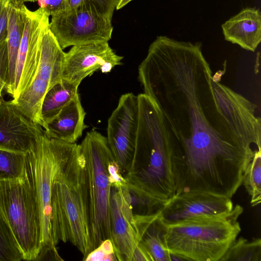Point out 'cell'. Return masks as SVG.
I'll return each mask as SVG.
<instances>
[{
	"label": "cell",
	"mask_w": 261,
	"mask_h": 261,
	"mask_svg": "<svg viewBox=\"0 0 261 261\" xmlns=\"http://www.w3.org/2000/svg\"><path fill=\"white\" fill-rule=\"evenodd\" d=\"M201 44L158 36L138 68L144 94L159 108L177 193L227 196L261 150L231 122L214 93Z\"/></svg>",
	"instance_id": "1"
},
{
	"label": "cell",
	"mask_w": 261,
	"mask_h": 261,
	"mask_svg": "<svg viewBox=\"0 0 261 261\" xmlns=\"http://www.w3.org/2000/svg\"><path fill=\"white\" fill-rule=\"evenodd\" d=\"M138 121L133 161L124 175L129 192L166 202L175 194L170 146L160 111L144 93L139 94Z\"/></svg>",
	"instance_id": "2"
},
{
	"label": "cell",
	"mask_w": 261,
	"mask_h": 261,
	"mask_svg": "<svg viewBox=\"0 0 261 261\" xmlns=\"http://www.w3.org/2000/svg\"><path fill=\"white\" fill-rule=\"evenodd\" d=\"M50 206L54 244L69 242L85 259L88 254L89 236L84 164L78 144L54 178Z\"/></svg>",
	"instance_id": "3"
},
{
	"label": "cell",
	"mask_w": 261,
	"mask_h": 261,
	"mask_svg": "<svg viewBox=\"0 0 261 261\" xmlns=\"http://www.w3.org/2000/svg\"><path fill=\"white\" fill-rule=\"evenodd\" d=\"M243 211L237 205L227 213L164 224L165 247L186 260L220 261L241 231Z\"/></svg>",
	"instance_id": "4"
},
{
	"label": "cell",
	"mask_w": 261,
	"mask_h": 261,
	"mask_svg": "<svg viewBox=\"0 0 261 261\" xmlns=\"http://www.w3.org/2000/svg\"><path fill=\"white\" fill-rule=\"evenodd\" d=\"M80 145L84 164L88 226V254L107 239L111 240L112 185L108 166L115 159L107 137L96 130L88 132Z\"/></svg>",
	"instance_id": "5"
},
{
	"label": "cell",
	"mask_w": 261,
	"mask_h": 261,
	"mask_svg": "<svg viewBox=\"0 0 261 261\" xmlns=\"http://www.w3.org/2000/svg\"><path fill=\"white\" fill-rule=\"evenodd\" d=\"M77 144L47 136L44 130L26 153L25 170L33 186L41 222L42 241L37 260H61L51 233V197L57 173L66 165ZM36 260V261H37Z\"/></svg>",
	"instance_id": "6"
},
{
	"label": "cell",
	"mask_w": 261,
	"mask_h": 261,
	"mask_svg": "<svg viewBox=\"0 0 261 261\" xmlns=\"http://www.w3.org/2000/svg\"><path fill=\"white\" fill-rule=\"evenodd\" d=\"M0 208L23 260L36 261L41 247V222L35 192L25 169L20 178L0 181Z\"/></svg>",
	"instance_id": "7"
},
{
	"label": "cell",
	"mask_w": 261,
	"mask_h": 261,
	"mask_svg": "<svg viewBox=\"0 0 261 261\" xmlns=\"http://www.w3.org/2000/svg\"><path fill=\"white\" fill-rule=\"evenodd\" d=\"M49 29L61 47L108 42L112 37V20L100 14L84 1L74 9L51 16Z\"/></svg>",
	"instance_id": "8"
},
{
	"label": "cell",
	"mask_w": 261,
	"mask_h": 261,
	"mask_svg": "<svg viewBox=\"0 0 261 261\" xmlns=\"http://www.w3.org/2000/svg\"><path fill=\"white\" fill-rule=\"evenodd\" d=\"M138 121V96L132 93L122 95L117 107L108 119L107 139L123 175L128 172L133 161Z\"/></svg>",
	"instance_id": "9"
},
{
	"label": "cell",
	"mask_w": 261,
	"mask_h": 261,
	"mask_svg": "<svg viewBox=\"0 0 261 261\" xmlns=\"http://www.w3.org/2000/svg\"><path fill=\"white\" fill-rule=\"evenodd\" d=\"M49 15L41 8H25V25L16 59L13 99L30 85L37 70L42 36L49 26Z\"/></svg>",
	"instance_id": "10"
},
{
	"label": "cell",
	"mask_w": 261,
	"mask_h": 261,
	"mask_svg": "<svg viewBox=\"0 0 261 261\" xmlns=\"http://www.w3.org/2000/svg\"><path fill=\"white\" fill-rule=\"evenodd\" d=\"M111 240L118 261H132L141 239L127 186L112 187L110 198Z\"/></svg>",
	"instance_id": "11"
},
{
	"label": "cell",
	"mask_w": 261,
	"mask_h": 261,
	"mask_svg": "<svg viewBox=\"0 0 261 261\" xmlns=\"http://www.w3.org/2000/svg\"><path fill=\"white\" fill-rule=\"evenodd\" d=\"M123 58L108 42L73 46L65 53L62 79L80 85L85 78L98 70L104 73L111 72L121 64Z\"/></svg>",
	"instance_id": "12"
},
{
	"label": "cell",
	"mask_w": 261,
	"mask_h": 261,
	"mask_svg": "<svg viewBox=\"0 0 261 261\" xmlns=\"http://www.w3.org/2000/svg\"><path fill=\"white\" fill-rule=\"evenodd\" d=\"M233 208L230 198L192 191L175 195L168 200L161 209L159 217L163 224L169 225L196 217L227 213Z\"/></svg>",
	"instance_id": "13"
},
{
	"label": "cell",
	"mask_w": 261,
	"mask_h": 261,
	"mask_svg": "<svg viewBox=\"0 0 261 261\" xmlns=\"http://www.w3.org/2000/svg\"><path fill=\"white\" fill-rule=\"evenodd\" d=\"M12 100L0 98V149L26 153L43 131Z\"/></svg>",
	"instance_id": "14"
},
{
	"label": "cell",
	"mask_w": 261,
	"mask_h": 261,
	"mask_svg": "<svg viewBox=\"0 0 261 261\" xmlns=\"http://www.w3.org/2000/svg\"><path fill=\"white\" fill-rule=\"evenodd\" d=\"M225 40L254 51L261 41V14L254 8L242 9L221 25Z\"/></svg>",
	"instance_id": "15"
},
{
	"label": "cell",
	"mask_w": 261,
	"mask_h": 261,
	"mask_svg": "<svg viewBox=\"0 0 261 261\" xmlns=\"http://www.w3.org/2000/svg\"><path fill=\"white\" fill-rule=\"evenodd\" d=\"M85 116L78 94L46 124L44 132L51 138L74 143L87 127L85 123Z\"/></svg>",
	"instance_id": "16"
},
{
	"label": "cell",
	"mask_w": 261,
	"mask_h": 261,
	"mask_svg": "<svg viewBox=\"0 0 261 261\" xmlns=\"http://www.w3.org/2000/svg\"><path fill=\"white\" fill-rule=\"evenodd\" d=\"M24 3L20 0H9L7 44L8 56V73L6 91L11 96L14 90L16 59L25 25Z\"/></svg>",
	"instance_id": "17"
},
{
	"label": "cell",
	"mask_w": 261,
	"mask_h": 261,
	"mask_svg": "<svg viewBox=\"0 0 261 261\" xmlns=\"http://www.w3.org/2000/svg\"><path fill=\"white\" fill-rule=\"evenodd\" d=\"M65 55V53L50 32L48 26L42 36L39 60L35 77L43 80L51 88L62 80Z\"/></svg>",
	"instance_id": "18"
},
{
	"label": "cell",
	"mask_w": 261,
	"mask_h": 261,
	"mask_svg": "<svg viewBox=\"0 0 261 261\" xmlns=\"http://www.w3.org/2000/svg\"><path fill=\"white\" fill-rule=\"evenodd\" d=\"M160 211L151 215L135 214V218L141 242L153 261H170V252L164 241L165 225L160 219Z\"/></svg>",
	"instance_id": "19"
},
{
	"label": "cell",
	"mask_w": 261,
	"mask_h": 261,
	"mask_svg": "<svg viewBox=\"0 0 261 261\" xmlns=\"http://www.w3.org/2000/svg\"><path fill=\"white\" fill-rule=\"evenodd\" d=\"M80 84L62 79L46 93L43 100L41 115L45 128L46 125L54 118L79 93Z\"/></svg>",
	"instance_id": "20"
},
{
	"label": "cell",
	"mask_w": 261,
	"mask_h": 261,
	"mask_svg": "<svg viewBox=\"0 0 261 261\" xmlns=\"http://www.w3.org/2000/svg\"><path fill=\"white\" fill-rule=\"evenodd\" d=\"M50 89L49 85L35 77L30 85L13 101L31 120L44 128L41 109L44 96Z\"/></svg>",
	"instance_id": "21"
},
{
	"label": "cell",
	"mask_w": 261,
	"mask_h": 261,
	"mask_svg": "<svg viewBox=\"0 0 261 261\" xmlns=\"http://www.w3.org/2000/svg\"><path fill=\"white\" fill-rule=\"evenodd\" d=\"M220 261H261V240L236 239Z\"/></svg>",
	"instance_id": "22"
},
{
	"label": "cell",
	"mask_w": 261,
	"mask_h": 261,
	"mask_svg": "<svg viewBox=\"0 0 261 261\" xmlns=\"http://www.w3.org/2000/svg\"><path fill=\"white\" fill-rule=\"evenodd\" d=\"M242 184L251 196L252 206H256L261 200V150L256 151L246 168Z\"/></svg>",
	"instance_id": "23"
},
{
	"label": "cell",
	"mask_w": 261,
	"mask_h": 261,
	"mask_svg": "<svg viewBox=\"0 0 261 261\" xmlns=\"http://www.w3.org/2000/svg\"><path fill=\"white\" fill-rule=\"evenodd\" d=\"M26 153L0 149V181L22 177L24 173Z\"/></svg>",
	"instance_id": "24"
},
{
	"label": "cell",
	"mask_w": 261,
	"mask_h": 261,
	"mask_svg": "<svg viewBox=\"0 0 261 261\" xmlns=\"http://www.w3.org/2000/svg\"><path fill=\"white\" fill-rule=\"evenodd\" d=\"M21 260L22 253L0 208V261Z\"/></svg>",
	"instance_id": "25"
},
{
	"label": "cell",
	"mask_w": 261,
	"mask_h": 261,
	"mask_svg": "<svg viewBox=\"0 0 261 261\" xmlns=\"http://www.w3.org/2000/svg\"><path fill=\"white\" fill-rule=\"evenodd\" d=\"M83 260L86 261L117 260L111 240L107 239L102 242Z\"/></svg>",
	"instance_id": "26"
},
{
	"label": "cell",
	"mask_w": 261,
	"mask_h": 261,
	"mask_svg": "<svg viewBox=\"0 0 261 261\" xmlns=\"http://www.w3.org/2000/svg\"><path fill=\"white\" fill-rule=\"evenodd\" d=\"M120 0H84L101 15L111 20Z\"/></svg>",
	"instance_id": "27"
},
{
	"label": "cell",
	"mask_w": 261,
	"mask_h": 261,
	"mask_svg": "<svg viewBox=\"0 0 261 261\" xmlns=\"http://www.w3.org/2000/svg\"><path fill=\"white\" fill-rule=\"evenodd\" d=\"M39 7L53 16L65 10V0H37Z\"/></svg>",
	"instance_id": "28"
},
{
	"label": "cell",
	"mask_w": 261,
	"mask_h": 261,
	"mask_svg": "<svg viewBox=\"0 0 261 261\" xmlns=\"http://www.w3.org/2000/svg\"><path fill=\"white\" fill-rule=\"evenodd\" d=\"M9 0H0V46L7 40Z\"/></svg>",
	"instance_id": "29"
},
{
	"label": "cell",
	"mask_w": 261,
	"mask_h": 261,
	"mask_svg": "<svg viewBox=\"0 0 261 261\" xmlns=\"http://www.w3.org/2000/svg\"><path fill=\"white\" fill-rule=\"evenodd\" d=\"M84 0H65V11L71 10L80 5Z\"/></svg>",
	"instance_id": "30"
},
{
	"label": "cell",
	"mask_w": 261,
	"mask_h": 261,
	"mask_svg": "<svg viewBox=\"0 0 261 261\" xmlns=\"http://www.w3.org/2000/svg\"><path fill=\"white\" fill-rule=\"evenodd\" d=\"M132 1V0H120L116 8V10L121 9Z\"/></svg>",
	"instance_id": "31"
},
{
	"label": "cell",
	"mask_w": 261,
	"mask_h": 261,
	"mask_svg": "<svg viewBox=\"0 0 261 261\" xmlns=\"http://www.w3.org/2000/svg\"><path fill=\"white\" fill-rule=\"evenodd\" d=\"M21 1L24 2H35L37 1V0H20Z\"/></svg>",
	"instance_id": "32"
},
{
	"label": "cell",
	"mask_w": 261,
	"mask_h": 261,
	"mask_svg": "<svg viewBox=\"0 0 261 261\" xmlns=\"http://www.w3.org/2000/svg\"><path fill=\"white\" fill-rule=\"evenodd\" d=\"M2 97V93L0 92V98Z\"/></svg>",
	"instance_id": "33"
}]
</instances>
